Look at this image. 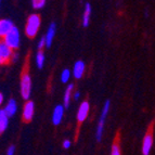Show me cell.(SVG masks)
<instances>
[{
    "label": "cell",
    "mask_w": 155,
    "mask_h": 155,
    "mask_svg": "<svg viewBox=\"0 0 155 155\" xmlns=\"http://www.w3.org/2000/svg\"><path fill=\"white\" fill-rule=\"evenodd\" d=\"M40 24H41L40 15L39 14H31L27 18L25 26L26 36H28L29 38H34L40 28Z\"/></svg>",
    "instance_id": "1"
},
{
    "label": "cell",
    "mask_w": 155,
    "mask_h": 155,
    "mask_svg": "<svg viewBox=\"0 0 155 155\" xmlns=\"http://www.w3.org/2000/svg\"><path fill=\"white\" fill-rule=\"evenodd\" d=\"M3 42H5L11 50H16L18 47H20L21 36H20V31H18V28L16 26H14V27L3 37Z\"/></svg>",
    "instance_id": "2"
},
{
    "label": "cell",
    "mask_w": 155,
    "mask_h": 155,
    "mask_svg": "<svg viewBox=\"0 0 155 155\" xmlns=\"http://www.w3.org/2000/svg\"><path fill=\"white\" fill-rule=\"evenodd\" d=\"M110 105H111V103H110V101L107 100L105 103H104L103 110H102L100 119H99L98 128H97V131H96V138L98 142H100L101 139H102V134H103V129H104V123H105V118H106V116H107V114H109Z\"/></svg>",
    "instance_id": "3"
},
{
    "label": "cell",
    "mask_w": 155,
    "mask_h": 155,
    "mask_svg": "<svg viewBox=\"0 0 155 155\" xmlns=\"http://www.w3.org/2000/svg\"><path fill=\"white\" fill-rule=\"evenodd\" d=\"M31 93V78L28 73H24L21 78V96L24 100H29Z\"/></svg>",
    "instance_id": "4"
},
{
    "label": "cell",
    "mask_w": 155,
    "mask_h": 155,
    "mask_svg": "<svg viewBox=\"0 0 155 155\" xmlns=\"http://www.w3.org/2000/svg\"><path fill=\"white\" fill-rule=\"evenodd\" d=\"M13 54V50H11L3 40L0 41V65H5L11 61V57Z\"/></svg>",
    "instance_id": "5"
},
{
    "label": "cell",
    "mask_w": 155,
    "mask_h": 155,
    "mask_svg": "<svg viewBox=\"0 0 155 155\" xmlns=\"http://www.w3.org/2000/svg\"><path fill=\"white\" fill-rule=\"evenodd\" d=\"M34 112H35V104L33 101H27L23 109V119L24 122H31L33 119Z\"/></svg>",
    "instance_id": "6"
},
{
    "label": "cell",
    "mask_w": 155,
    "mask_h": 155,
    "mask_svg": "<svg viewBox=\"0 0 155 155\" xmlns=\"http://www.w3.org/2000/svg\"><path fill=\"white\" fill-rule=\"evenodd\" d=\"M64 106L63 105H57L54 107V111L52 113V124L58 126V125L61 124L63 119V116H64Z\"/></svg>",
    "instance_id": "7"
},
{
    "label": "cell",
    "mask_w": 155,
    "mask_h": 155,
    "mask_svg": "<svg viewBox=\"0 0 155 155\" xmlns=\"http://www.w3.org/2000/svg\"><path fill=\"white\" fill-rule=\"evenodd\" d=\"M89 107H90V106H89V102H87V101L81 102V104H80L79 109H78V112H77V119L79 123L84 122V120L87 118L88 113H89Z\"/></svg>",
    "instance_id": "8"
},
{
    "label": "cell",
    "mask_w": 155,
    "mask_h": 155,
    "mask_svg": "<svg viewBox=\"0 0 155 155\" xmlns=\"http://www.w3.org/2000/svg\"><path fill=\"white\" fill-rule=\"evenodd\" d=\"M13 27H14V25H13V22L11 20H8V18L0 20V37L3 38Z\"/></svg>",
    "instance_id": "9"
},
{
    "label": "cell",
    "mask_w": 155,
    "mask_h": 155,
    "mask_svg": "<svg viewBox=\"0 0 155 155\" xmlns=\"http://www.w3.org/2000/svg\"><path fill=\"white\" fill-rule=\"evenodd\" d=\"M55 31H57V25H55V23H51L49 26V28H48V31H47L46 36H45L47 48H50V47H51L53 38H54V36H55Z\"/></svg>",
    "instance_id": "10"
},
{
    "label": "cell",
    "mask_w": 155,
    "mask_h": 155,
    "mask_svg": "<svg viewBox=\"0 0 155 155\" xmlns=\"http://www.w3.org/2000/svg\"><path fill=\"white\" fill-rule=\"evenodd\" d=\"M3 111L5 112V114H7V116H8L9 118L14 116L16 111H18V104H16V101L14 100V99H10L8 103L5 104Z\"/></svg>",
    "instance_id": "11"
},
{
    "label": "cell",
    "mask_w": 155,
    "mask_h": 155,
    "mask_svg": "<svg viewBox=\"0 0 155 155\" xmlns=\"http://www.w3.org/2000/svg\"><path fill=\"white\" fill-rule=\"evenodd\" d=\"M153 145V137L152 134H145L144 140H143V144H142V153L143 155H149L151 152V149H152Z\"/></svg>",
    "instance_id": "12"
},
{
    "label": "cell",
    "mask_w": 155,
    "mask_h": 155,
    "mask_svg": "<svg viewBox=\"0 0 155 155\" xmlns=\"http://www.w3.org/2000/svg\"><path fill=\"white\" fill-rule=\"evenodd\" d=\"M85 63L83 61H77V62L74 64V67H73V75L74 77L79 79L81 78V76L84 75V72H85Z\"/></svg>",
    "instance_id": "13"
},
{
    "label": "cell",
    "mask_w": 155,
    "mask_h": 155,
    "mask_svg": "<svg viewBox=\"0 0 155 155\" xmlns=\"http://www.w3.org/2000/svg\"><path fill=\"white\" fill-rule=\"evenodd\" d=\"M9 125V117L3 110H0V134L5 131Z\"/></svg>",
    "instance_id": "14"
},
{
    "label": "cell",
    "mask_w": 155,
    "mask_h": 155,
    "mask_svg": "<svg viewBox=\"0 0 155 155\" xmlns=\"http://www.w3.org/2000/svg\"><path fill=\"white\" fill-rule=\"evenodd\" d=\"M73 89H74V85H73V84H71V85L66 88V90H65L64 98H63V106H64V109L68 107V105H70L71 97H72V91H73Z\"/></svg>",
    "instance_id": "15"
},
{
    "label": "cell",
    "mask_w": 155,
    "mask_h": 155,
    "mask_svg": "<svg viewBox=\"0 0 155 155\" xmlns=\"http://www.w3.org/2000/svg\"><path fill=\"white\" fill-rule=\"evenodd\" d=\"M90 15H91V5L89 2H87V3H86V5H85V12H84V16H83V25H84V27H87V26L89 25Z\"/></svg>",
    "instance_id": "16"
},
{
    "label": "cell",
    "mask_w": 155,
    "mask_h": 155,
    "mask_svg": "<svg viewBox=\"0 0 155 155\" xmlns=\"http://www.w3.org/2000/svg\"><path fill=\"white\" fill-rule=\"evenodd\" d=\"M36 64L38 68H42L45 64V53L42 51H38L36 54Z\"/></svg>",
    "instance_id": "17"
},
{
    "label": "cell",
    "mask_w": 155,
    "mask_h": 155,
    "mask_svg": "<svg viewBox=\"0 0 155 155\" xmlns=\"http://www.w3.org/2000/svg\"><path fill=\"white\" fill-rule=\"evenodd\" d=\"M70 77H71V71L67 70V68L63 70L62 73H61V81L63 84H66L70 80Z\"/></svg>",
    "instance_id": "18"
},
{
    "label": "cell",
    "mask_w": 155,
    "mask_h": 155,
    "mask_svg": "<svg viewBox=\"0 0 155 155\" xmlns=\"http://www.w3.org/2000/svg\"><path fill=\"white\" fill-rule=\"evenodd\" d=\"M31 5H33L34 9H41L46 5V1L45 0H33L31 1Z\"/></svg>",
    "instance_id": "19"
},
{
    "label": "cell",
    "mask_w": 155,
    "mask_h": 155,
    "mask_svg": "<svg viewBox=\"0 0 155 155\" xmlns=\"http://www.w3.org/2000/svg\"><path fill=\"white\" fill-rule=\"evenodd\" d=\"M111 155H120V149H119V147L117 144H113Z\"/></svg>",
    "instance_id": "20"
},
{
    "label": "cell",
    "mask_w": 155,
    "mask_h": 155,
    "mask_svg": "<svg viewBox=\"0 0 155 155\" xmlns=\"http://www.w3.org/2000/svg\"><path fill=\"white\" fill-rule=\"evenodd\" d=\"M44 47H46V39H45V37H41L40 40H39V42H38L39 51H41V50L44 49Z\"/></svg>",
    "instance_id": "21"
},
{
    "label": "cell",
    "mask_w": 155,
    "mask_h": 155,
    "mask_svg": "<svg viewBox=\"0 0 155 155\" xmlns=\"http://www.w3.org/2000/svg\"><path fill=\"white\" fill-rule=\"evenodd\" d=\"M15 154V147L14 145H10L7 150V155H14Z\"/></svg>",
    "instance_id": "22"
},
{
    "label": "cell",
    "mask_w": 155,
    "mask_h": 155,
    "mask_svg": "<svg viewBox=\"0 0 155 155\" xmlns=\"http://www.w3.org/2000/svg\"><path fill=\"white\" fill-rule=\"evenodd\" d=\"M18 59V54L16 53V52H13L12 57H11V62H16Z\"/></svg>",
    "instance_id": "23"
},
{
    "label": "cell",
    "mask_w": 155,
    "mask_h": 155,
    "mask_svg": "<svg viewBox=\"0 0 155 155\" xmlns=\"http://www.w3.org/2000/svg\"><path fill=\"white\" fill-rule=\"evenodd\" d=\"M71 147V141L70 140H65L64 142H63V147L64 149H70Z\"/></svg>",
    "instance_id": "24"
},
{
    "label": "cell",
    "mask_w": 155,
    "mask_h": 155,
    "mask_svg": "<svg viewBox=\"0 0 155 155\" xmlns=\"http://www.w3.org/2000/svg\"><path fill=\"white\" fill-rule=\"evenodd\" d=\"M79 97H80L79 91H76V92L74 93V100H78V99H79Z\"/></svg>",
    "instance_id": "25"
},
{
    "label": "cell",
    "mask_w": 155,
    "mask_h": 155,
    "mask_svg": "<svg viewBox=\"0 0 155 155\" xmlns=\"http://www.w3.org/2000/svg\"><path fill=\"white\" fill-rule=\"evenodd\" d=\"M3 100H5V98H3V94H2V93H1V92H0V106L2 105Z\"/></svg>",
    "instance_id": "26"
},
{
    "label": "cell",
    "mask_w": 155,
    "mask_h": 155,
    "mask_svg": "<svg viewBox=\"0 0 155 155\" xmlns=\"http://www.w3.org/2000/svg\"><path fill=\"white\" fill-rule=\"evenodd\" d=\"M0 5H1V2H0Z\"/></svg>",
    "instance_id": "27"
}]
</instances>
